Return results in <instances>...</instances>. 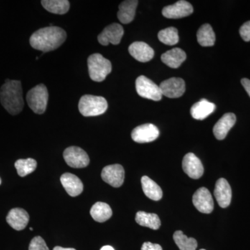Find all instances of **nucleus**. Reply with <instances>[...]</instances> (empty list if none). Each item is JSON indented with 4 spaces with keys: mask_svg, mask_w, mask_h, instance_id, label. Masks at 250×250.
I'll use <instances>...</instances> for the list:
<instances>
[{
    "mask_svg": "<svg viewBox=\"0 0 250 250\" xmlns=\"http://www.w3.org/2000/svg\"><path fill=\"white\" fill-rule=\"evenodd\" d=\"M102 178L114 188H119L124 183L125 170L120 164H113L104 167L102 171Z\"/></svg>",
    "mask_w": 250,
    "mask_h": 250,
    "instance_id": "obj_10",
    "label": "nucleus"
},
{
    "mask_svg": "<svg viewBox=\"0 0 250 250\" xmlns=\"http://www.w3.org/2000/svg\"><path fill=\"white\" fill-rule=\"evenodd\" d=\"M136 222L139 225L152 229H158L161 226V220L155 213L139 211L136 215Z\"/></svg>",
    "mask_w": 250,
    "mask_h": 250,
    "instance_id": "obj_27",
    "label": "nucleus"
},
{
    "mask_svg": "<svg viewBox=\"0 0 250 250\" xmlns=\"http://www.w3.org/2000/svg\"><path fill=\"white\" fill-rule=\"evenodd\" d=\"M100 250H115L113 249V247L110 246H104Z\"/></svg>",
    "mask_w": 250,
    "mask_h": 250,
    "instance_id": "obj_36",
    "label": "nucleus"
},
{
    "mask_svg": "<svg viewBox=\"0 0 250 250\" xmlns=\"http://www.w3.org/2000/svg\"><path fill=\"white\" fill-rule=\"evenodd\" d=\"M0 101L10 114L15 116L21 113L24 107L21 82L17 80H6L0 88Z\"/></svg>",
    "mask_w": 250,
    "mask_h": 250,
    "instance_id": "obj_2",
    "label": "nucleus"
},
{
    "mask_svg": "<svg viewBox=\"0 0 250 250\" xmlns=\"http://www.w3.org/2000/svg\"><path fill=\"white\" fill-rule=\"evenodd\" d=\"M193 12V7L190 3L181 0L175 4L166 6L163 9L162 14L169 19H179L190 16Z\"/></svg>",
    "mask_w": 250,
    "mask_h": 250,
    "instance_id": "obj_13",
    "label": "nucleus"
},
{
    "mask_svg": "<svg viewBox=\"0 0 250 250\" xmlns=\"http://www.w3.org/2000/svg\"><path fill=\"white\" fill-rule=\"evenodd\" d=\"M63 158L67 165L74 168H83L89 165L88 154L76 146L66 148L63 152Z\"/></svg>",
    "mask_w": 250,
    "mask_h": 250,
    "instance_id": "obj_7",
    "label": "nucleus"
},
{
    "mask_svg": "<svg viewBox=\"0 0 250 250\" xmlns=\"http://www.w3.org/2000/svg\"><path fill=\"white\" fill-rule=\"evenodd\" d=\"M239 33L243 41L246 42L250 41V21H248L241 26Z\"/></svg>",
    "mask_w": 250,
    "mask_h": 250,
    "instance_id": "obj_32",
    "label": "nucleus"
},
{
    "mask_svg": "<svg viewBox=\"0 0 250 250\" xmlns=\"http://www.w3.org/2000/svg\"><path fill=\"white\" fill-rule=\"evenodd\" d=\"M66 38V32L62 28L50 26L35 31L31 35L29 42L33 48L47 52L60 47Z\"/></svg>",
    "mask_w": 250,
    "mask_h": 250,
    "instance_id": "obj_1",
    "label": "nucleus"
},
{
    "mask_svg": "<svg viewBox=\"0 0 250 250\" xmlns=\"http://www.w3.org/2000/svg\"><path fill=\"white\" fill-rule=\"evenodd\" d=\"M159 136V130L153 124L140 125L131 132V139L136 143H150Z\"/></svg>",
    "mask_w": 250,
    "mask_h": 250,
    "instance_id": "obj_12",
    "label": "nucleus"
},
{
    "mask_svg": "<svg viewBox=\"0 0 250 250\" xmlns=\"http://www.w3.org/2000/svg\"><path fill=\"white\" fill-rule=\"evenodd\" d=\"M29 229H30V230H31V231H32V230H33V228H29Z\"/></svg>",
    "mask_w": 250,
    "mask_h": 250,
    "instance_id": "obj_38",
    "label": "nucleus"
},
{
    "mask_svg": "<svg viewBox=\"0 0 250 250\" xmlns=\"http://www.w3.org/2000/svg\"><path fill=\"white\" fill-rule=\"evenodd\" d=\"M205 250V249H202V250Z\"/></svg>",
    "mask_w": 250,
    "mask_h": 250,
    "instance_id": "obj_39",
    "label": "nucleus"
},
{
    "mask_svg": "<svg viewBox=\"0 0 250 250\" xmlns=\"http://www.w3.org/2000/svg\"><path fill=\"white\" fill-rule=\"evenodd\" d=\"M139 4L137 0H126L123 1L119 6L118 18L123 24H129L134 21L136 10Z\"/></svg>",
    "mask_w": 250,
    "mask_h": 250,
    "instance_id": "obj_20",
    "label": "nucleus"
},
{
    "mask_svg": "<svg viewBox=\"0 0 250 250\" xmlns=\"http://www.w3.org/2000/svg\"><path fill=\"white\" fill-rule=\"evenodd\" d=\"M129 54L136 60L146 62L152 60L154 56V49L144 42H134L129 47Z\"/></svg>",
    "mask_w": 250,
    "mask_h": 250,
    "instance_id": "obj_18",
    "label": "nucleus"
},
{
    "mask_svg": "<svg viewBox=\"0 0 250 250\" xmlns=\"http://www.w3.org/2000/svg\"><path fill=\"white\" fill-rule=\"evenodd\" d=\"M184 172L190 178L200 179L204 174V167L201 161L193 153H188L182 161Z\"/></svg>",
    "mask_w": 250,
    "mask_h": 250,
    "instance_id": "obj_14",
    "label": "nucleus"
},
{
    "mask_svg": "<svg viewBox=\"0 0 250 250\" xmlns=\"http://www.w3.org/2000/svg\"><path fill=\"white\" fill-rule=\"evenodd\" d=\"M161 61L171 68H178L187 59V54L183 49L176 48L167 51L161 55Z\"/></svg>",
    "mask_w": 250,
    "mask_h": 250,
    "instance_id": "obj_22",
    "label": "nucleus"
},
{
    "mask_svg": "<svg viewBox=\"0 0 250 250\" xmlns=\"http://www.w3.org/2000/svg\"><path fill=\"white\" fill-rule=\"evenodd\" d=\"M123 35L124 29L123 26L118 23H113L104 29L101 34H99L98 39L99 42L104 46H107L109 43L118 45Z\"/></svg>",
    "mask_w": 250,
    "mask_h": 250,
    "instance_id": "obj_8",
    "label": "nucleus"
},
{
    "mask_svg": "<svg viewBox=\"0 0 250 250\" xmlns=\"http://www.w3.org/2000/svg\"><path fill=\"white\" fill-rule=\"evenodd\" d=\"M197 39L198 43L202 47L214 45L215 34L211 26L208 24H203L197 31Z\"/></svg>",
    "mask_w": 250,
    "mask_h": 250,
    "instance_id": "obj_25",
    "label": "nucleus"
},
{
    "mask_svg": "<svg viewBox=\"0 0 250 250\" xmlns=\"http://www.w3.org/2000/svg\"><path fill=\"white\" fill-rule=\"evenodd\" d=\"M29 250H49L45 241L41 236H36L31 240Z\"/></svg>",
    "mask_w": 250,
    "mask_h": 250,
    "instance_id": "obj_31",
    "label": "nucleus"
},
{
    "mask_svg": "<svg viewBox=\"0 0 250 250\" xmlns=\"http://www.w3.org/2000/svg\"><path fill=\"white\" fill-rule=\"evenodd\" d=\"M141 250H163L160 245L154 244L150 242L143 243Z\"/></svg>",
    "mask_w": 250,
    "mask_h": 250,
    "instance_id": "obj_33",
    "label": "nucleus"
},
{
    "mask_svg": "<svg viewBox=\"0 0 250 250\" xmlns=\"http://www.w3.org/2000/svg\"><path fill=\"white\" fill-rule=\"evenodd\" d=\"M161 93L169 98H178L185 93L186 85L184 80L177 77H172L161 82L160 85Z\"/></svg>",
    "mask_w": 250,
    "mask_h": 250,
    "instance_id": "obj_9",
    "label": "nucleus"
},
{
    "mask_svg": "<svg viewBox=\"0 0 250 250\" xmlns=\"http://www.w3.org/2000/svg\"><path fill=\"white\" fill-rule=\"evenodd\" d=\"M60 180L62 187L70 196H78L83 192V183L81 179L75 174L67 172V173L62 174Z\"/></svg>",
    "mask_w": 250,
    "mask_h": 250,
    "instance_id": "obj_19",
    "label": "nucleus"
},
{
    "mask_svg": "<svg viewBox=\"0 0 250 250\" xmlns=\"http://www.w3.org/2000/svg\"><path fill=\"white\" fill-rule=\"evenodd\" d=\"M141 184L145 195L154 201L160 200L163 197V192L161 187L155 182L147 176H143L141 178Z\"/></svg>",
    "mask_w": 250,
    "mask_h": 250,
    "instance_id": "obj_23",
    "label": "nucleus"
},
{
    "mask_svg": "<svg viewBox=\"0 0 250 250\" xmlns=\"http://www.w3.org/2000/svg\"><path fill=\"white\" fill-rule=\"evenodd\" d=\"M159 40L167 45H174L178 43V30L175 27H168L162 29L158 34Z\"/></svg>",
    "mask_w": 250,
    "mask_h": 250,
    "instance_id": "obj_30",
    "label": "nucleus"
},
{
    "mask_svg": "<svg viewBox=\"0 0 250 250\" xmlns=\"http://www.w3.org/2000/svg\"><path fill=\"white\" fill-rule=\"evenodd\" d=\"M214 195L219 206L222 208H227L231 201V187L228 181L224 178L219 179L215 184Z\"/></svg>",
    "mask_w": 250,
    "mask_h": 250,
    "instance_id": "obj_15",
    "label": "nucleus"
},
{
    "mask_svg": "<svg viewBox=\"0 0 250 250\" xmlns=\"http://www.w3.org/2000/svg\"><path fill=\"white\" fill-rule=\"evenodd\" d=\"M173 239L180 250H196V240L193 238H188L182 231H175L173 235Z\"/></svg>",
    "mask_w": 250,
    "mask_h": 250,
    "instance_id": "obj_28",
    "label": "nucleus"
},
{
    "mask_svg": "<svg viewBox=\"0 0 250 250\" xmlns=\"http://www.w3.org/2000/svg\"><path fill=\"white\" fill-rule=\"evenodd\" d=\"M15 167L17 170L18 175L25 177L28 174L32 173L37 167V162L34 159H19L15 163Z\"/></svg>",
    "mask_w": 250,
    "mask_h": 250,
    "instance_id": "obj_29",
    "label": "nucleus"
},
{
    "mask_svg": "<svg viewBox=\"0 0 250 250\" xmlns=\"http://www.w3.org/2000/svg\"><path fill=\"white\" fill-rule=\"evenodd\" d=\"M29 215L23 208H15L10 210L6 217V222L14 229L21 231L29 223Z\"/></svg>",
    "mask_w": 250,
    "mask_h": 250,
    "instance_id": "obj_17",
    "label": "nucleus"
},
{
    "mask_svg": "<svg viewBox=\"0 0 250 250\" xmlns=\"http://www.w3.org/2000/svg\"><path fill=\"white\" fill-rule=\"evenodd\" d=\"M48 99V90L44 84L36 85L29 90L27 94L28 105L36 114H42L45 113Z\"/></svg>",
    "mask_w": 250,
    "mask_h": 250,
    "instance_id": "obj_5",
    "label": "nucleus"
},
{
    "mask_svg": "<svg viewBox=\"0 0 250 250\" xmlns=\"http://www.w3.org/2000/svg\"><path fill=\"white\" fill-rule=\"evenodd\" d=\"M53 250H76L74 249V248H62V247L57 246L54 248Z\"/></svg>",
    "mask_w": 250,
    "mask_h": 250,
    "instance_id": "obj_35",
    "label": "nucleus"
},
{
    "mask_svg": "<svg viewBox=\"0 0 250 250\" xmlns=\"http://www.w3.org/2000/svg\"><path fill=\"white\" fill-rule=\"evenodd\" d=\"M215 108L216 106L214 104L210 103L206 99H202L198 103L193 104L190 108V114L194 119L202 121L210 116L215 111Z\"/></svg>",
    "mask_w": 250,
    "mask_h": 250,
    "instance_id": "obj_21",
    "label": "nucleus"
},
{
    "mask_svg": "<svg viewBox=\"0 0 250 250\" xmlns=\"http://www.w3.org/2000/svg\"><path fill=\"white\" fill-rule=\"evenodd\" d=\"M41 4L44 9L54 14H65L70 9V1L67 0H42Z\"/></svg>",
    "mask_w": 250,
    "mask_h": 250,
    "instance_id": "obj_26",
    "label": "nucleus"
},
{
    "mask_svg": "<svg viewBox=\"0 0 250 250\" xmlns=\"http://www.w3.org/2000/svg\"><path fill=\"white\" fill-rule=\"evenodd\" d=\"M136 89L140 96L154 101H159L162 99L160 87L147 77L140 76L136 79Z\"/></svg>",
    "mask_w": 250,
    "mask_h": 250,
    "instance_id": "obj_6",
    "label": "nucleus"
},
{
    "mask_svg": "<svg viewBox=\"0 0 250 250\" xmlns=\"http://www.w3.org/2000/svg\"><path fill=\"white\" fill-rule=\"evenodd\" d=\"M107 108V101L101 96L85 95L81 98L79 103L81 114L85 117L100 116L104 113Z\"/></svg>",
    "mask_w": 250,
    "mask_h": 250,
    "instance_id": "obj_3",
    "label": "nucleus"
},
{
    "mask_svg": "<svg viewBox=\"0 0 250 250\" xmlns=\"http://www.w3.org/2000/svg\"><path fill=\"white\" fill-rule=\"evenodd\" d=\"M192 203L199 211L207 214L211 213L214 207L211 194L205 187L200 188L194 193Z\"/></svg>",
    "mask_w": 250,
    "mask_h": 250,
    "instance_id": "obj_11",
    "label": "nucleus"
},
{
    "mask_svg": "<svg viewBox=\"0 0 250 250\" xmlns=\"http://www.w3.org/2000/svg\"><path fill=\"white\" fill-rule=\"evenodd\" d=\"M90 213L94 220L98 223H104L111 218L113 212L107 204L98 202L92 207Z\"/></svg>",
    "mask_w": 250,
    "mask_h": 250,
    "instance_id": "obj_24",
    "label": "nucleus"
},
{
    "mask_svg": "<svg viewBox=\"0 0 250 250\" xmlns=\"http://www.w3.org/2000/svg\"><path fill=\"white\" fill-rule=\"evenodd\" d=\"M1 178H0V185H1Z\"/></svg>",
    "mask_w": 250,
    "mask_h": 250,
    "instance_id": "obj_37",
    "label": "nucleus"
},
{
    "mask_svg": "<svg viewBox=\"0 0 250 250\" xmlns=\"http://www.w3.org/2000/svg\"><path fill=\"white\" fill-rule=\"evenodd\" d=\"M236 122V117L234 113H225L217 122L213 127V134H214L215 137L218 140L225 139L229 130L234 126Z\"/></svg>",
    "mask_w": 250,
    "mask_h": 250,
    "instance_id": "obj_16",
    "label": "nucleus"
},
{
    "mask_svg": "<svg viewBox=\"0 0 250 250\" xmlns=\"http://www.w3.org/2000/svg\"><path fill=\"white\" fill-rule=\"evenodd\" d=\"M88 72L94 82H102L112 71L111 62L102 54H93L88 59Z\"/></svg>",
    "mask_w": 250,
    "mask_h": 250,
    "instance_id": "obj_4",
    "label": "nucleus"
},
{
    "mask_svg": "<svg viewBox=\"0 0 250 250\" xmlns=\"http://www.w3.org/2000/svg\"><path fill=\"white\" fill-rule=\"evenodd\" d=\"M241 83L250 97V80L247 78L242 79Z\"/></svg>",
    "mask_w": 250,
    "mask_h": 250,
    "instance_id": "obj_34",
    "label": "nucleus"
}]
</instances>
